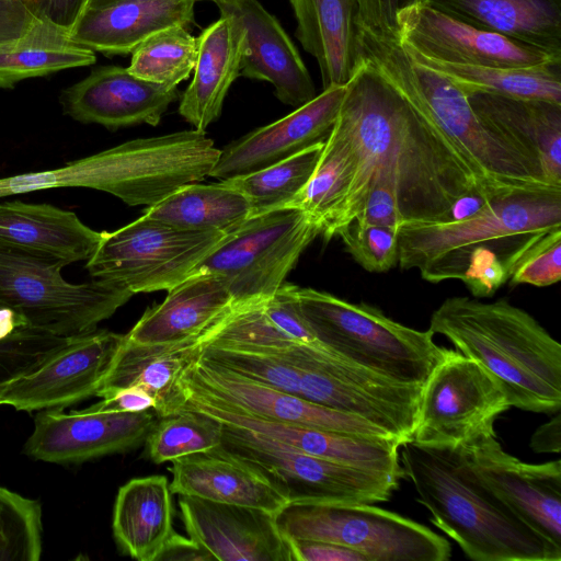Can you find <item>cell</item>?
<instances>
[{"label":"cell","instance_id":"obj_1","mask_svg":"<svg viewBox=\"0 0 561 561\" xmlns=\"http://www.w3.org/2000/svg\"><path fill=\"white\" fill-rule=\"evenodd\" d=\"M345 87L330 134L348 149L354 174L333 237L377 182L393 187L403 222L422 224L444 221L459 196L494 186L369 60L363 57Z\"/></svg>","mask_w":561,"mask_h":561},{"label":"cell","instance_id":"obj_2","mask_svg":"<svg viewBox=\"0 0 561 561\" xmlns=\"http://www.w3.org/2000/svg\"><path fill=\"white\" fill-rule=\"evenodd\" d=\"M404 478L431 522L474 561H560L561 547L524 523L476 476L460 446H400Z\"/></svg>","mask_w":561,"mask_h":561},{"label":"cell","instance_id":"obj_3","mask_svg":"<svg viewBox=\"0 0 561 561\" xmlns=\"http://www.w3.org/2000/svg\"><path fill=\"white\" fill-rule=\"evenodd\" d=\"M428 330L480 363L504 388L512 407L553 414L561 408V345L527 311L497 299L450 297Z\"/></svg>","mask_w":561,"mask_h":561},{"label":"cell","instance_id":"obj_4","mask_svg":"<svg viewBox=\"0 0 561 561\" xmlns=\"http://www.w3.org/2000/svg\"><path fill=\"white\" fill-rule=\"evenodd\" d=\"M560 232L561 186L506 191L463 220L403 222L398 263L417 270L430 283L461 279L467 255L484 248L501 257L512 276L531 252Z\"/></svg>","mask_w":561,"mask_h":561},{"label":"cell","instance_id":"obj_5","mask_svg":"<svg viewBox=\"0 0 561 561\" xmlns=\"http://www.w3.org/2000/svg\"><path fill=\"white\" fill-rule=\"evenodd\" d=\"M358 27L363 57L433 122L488 182L514 190L556 186L538 164L481 123L466 94L447 77L414 60L400 41Z\"/></svg>","mask_w":561,"mask_h":561},{"label":"cell","instance_id":"obj_6","mask_svg":"<svg viewBox=\"0 0 561 561\" xmlns=\"http://www.w3.org/2000/svg\"><path fill=\"white\" fill-rule=\"evenodd\" d=\"M295 295L302 318L322 345L391 380L424 386L447 353L430 330L401 324L374 306L296 285Z\"/></svg>","mask_w":561,"mask_h":561},{"label":"cell","instance_id":"obj_7","mask_svg":"<svg viewBox=\"0 0 561 561\" xmlns=\"http://www.w3.org/2000/svg\"><path fill=\"white\" fill-rule=\"evenodd\" d=\"M64 267L0 247V305L32 329L72 337L95 330L134 295L102 279L69 283Z\"/></svg>","mask_w":561,"mask_h":561},{"label":"cell","instance_id":"obj_8","mask_svg":"<svg viewBox=\"0 0 561 561\" xmlns=\"http://www.w3.org/2000/svg\"><path fill=\"white\" fill-rule=\"evenodd\" d=\"M286 538L327 541L367 561H447L451 547L428 527L373 504L288 503L275 515Z\"/></svg>","mask_w":561,"mask_h":561},{"label":"cell","instance_id":"obj_9","mask_svg":"<svg viewBox=\"0 0 561 561\" xmlns=\"http://www.w3.org/2000/svg\"><path fill=\"white\" fill-rule=\"evenodd\" d=\"M222 453L255 468L289 503L387 502L400 479L308 455L250 430L222 423Z\"/></svg>","mask_w":561,"mask_h":561},{"label":"cell","instance_id":"obj_10","mask_svg":"<svg viewBox=\"0 0 561 561\" xmlns=\"http://www.w3.org/2000/svg\"><path fill=\"white\" fill-rule=\"evenodd\" d=\"M225 236L176 228L144 215L115 231H103L85 267L92 279L134 295L169 290L191 276Z\"/></svg>","mask_w":561,"mask_h":561},{"label":"cell","instance_id":"obj_11","mask_svg":"<svg viewBox=\"0 0 561 561\" xmlns=\"http://www.w3.org/2000/svg\"><path fill=\"white\" fill-rule=\"evenodd\" d=\"M318 234V226L298 208L252 216L226 234L193 274L224 278L234 306L263 300L278 290Z\"/></svg>","mask_w":561,"mask_h":561},{"label":"cell","instance_id":"obj_12","mask_svg":"<svg viewBox=\"0 0 561 561\" xmlns=\"http://www.w3.org/2000/svg\"><path fill=\"white\" fill-rule=\"evenodd\" d=\"M501 383L477 360L447 350L423 386L412 440L457 447L494 430L511 408Z\"/></svg>","mask_w":561,"mask_h":561},{"label":"cell","instance_id":"obj_13","mask_svg":"<svg viewBox=\"0 0 561 561\" xmlns=\"http://www.w3.org/2000/svg\"><path fill=\"white\" fill-rule=\"evenodd\" d=\"M479 480L524 523L561 547V461L527 463L506 453L494 430L460 446Z\"/></svg>","mask_w":561,"mask_h":561},{"label":"cell","instance_id":"obj_14","mask_svg":"<svg viewBox=\"0 0 561 561\" xmlns=\"http://www.w3.org/2000/svg\"><path fill=\"white\" fill-rule=\"evenodd\" d=\"M180 386L266 420L351 435L394 438L363 417L261 385L202 356L182 376Z\"/></svg>","mask_w":561,"mask_h":561},{"label":"cell","instance_id":"obj_15","mask_svg":"<svg viewBox=\"0 0 561 561\" xmlns=\"http://www.w3.org/2000/svg\"><path fill=\"white\" fill-rule=\"evenodd\" d=\"M153 409L142 412L105 411L89 408L37 413L24 451L36 460L81 462L142 445L158 421Z\"/></svg>","mask_w":561,"mask_h":561},{"label":"cell","instance_id":"obj_16","mask_svg":"<svg viewBox=\"0 0 561 561\" xmlns=\"http://www.w3.org/2000/svg\"><path fill=\"white\" fill-rule=\"evenodd\" d=\"M182 410L205 413L221 423L243 427L297 450L366 471L404 478L399 449L390 437L358 436L254 416L236 410L201 392L181 387Z\"/></svg>","mask_w":561,"mask_h":561},{"label":"cell","instance_id":"obj_17","mask_svg":"<svg viewBox=\"0 0 561 561\" xmlns=\"http://www.w3.org/2000/svg\"><path fill=\"white\" fill-rule=\"evenodd\" d=\"M398 25L405 47L438 61L499 68L561 61L542 49L477 28L422 3L400 11Z\"/></svg>","mask_w":561,"mask_h":561},{"label":"cell","instance_id":"obj_18","mask_svg":"<svg viewBox=\"0 0 561 561\" xmlns=\"http://www.w3.org/2000/svg\"><path fill=\"white\" fill-rule=\"evenodd\" d=\"M123 337L98 329L72 336L36 369L12 382L0 404L24 411L62 409L95 396Z\"/></svg>","mask_w":561,"mask_h":561},{"label":"cell","instance_id":"obj_19","mask_svg":"<svg viewBox=\"0 0 561 561\" xmlns=\"http://www.w3.org/2000/svg\"><path fill=\"white\" fill-rule=\"evenodd\" d=\"M188 537L219 561H293L275 515L264 510L180 495Z\"/></svg>","mask_w":561,"mask_h":561},{"label":"cell","instance_id":"obj_20","mask_svg":"<svg viewBox=\"0 0 561 561\" xmlns=\"http://www.w3.org/2000/svg\"><path fill=\"white\" fill-rule=\"evenodd\" d=\"M345 85L323 89L288 115L256 128L220 150L209 176L228 180L287 159L325 141L340 112Z\"/></svg>","mask_w":561,"mask_h":561},{"label":"cell","instance_id":"obj_21","mask_svg":"<svg viewBox=\"0 0 561 561\" xmlns=\"http://www.w3.org/2000/svg\"><path fill=\"white\" fill-rule=\"evenodd\" d=\"M178 98L176 88L146 81L124 67L102 66L64 90L60 101L75 121L117 129L158 125Z\"/></svg>","mask_w":561,"mask_h":561},{"label":"cell","instance_id":"obj_22","mask_svg":"<svg viewBox=\"0 0 561 561\" xmlns=\"http://www.w3.org/2000/svg\"><path fill=\"white\" fill-rule=\"evenodd\" d=\"M465 94L484 126L538 164L553 185L561 186V104L483 91Z\"/></svg>","mask_w":561,"mask_h":561},{"label":"cell","instance_id":"obj_23","mask_svg":"<svg viewBox=\"0 0 561 561\" xmlns=\"http://www.w3.org/2000/svg\"><path fill=\"white\" fill-rule=\"evenodd\" d=\"M103 238L71 210L22 201L0 203V247L67 266L88 261Z\"/></svg>","mask_w":561,"mask_h":561},{"label":"cell","instance_id":"obj_24","mask_svg":"<svg viewBox=\"0 0 561 561\" xmlns=\"http://www.w3.org/2000/svg\"><path fill=\"white\" fill-rule=\"evenodd\" d=\"M231 10L245 28V50L240 76L270 82L276 98L295 108L311 101L316 88L295 44L279 21L257 0Z\"/></svg>","mask_w":561,"mask_h":561},{"label":"cell","instance_id":"obj_25","mask_svg":"<svg viewBox=\"0 0 561 561\" xmlns=\"http://www.w3.org/2000/svg\"><path fill=\"white\" fill-rule=\"evenodd\" d=\"M165 299L148 308L125 337L138 344L204 341L233 308V298L220 276L195 273L170 288Z\"/></svg>","mask_w":561,"mask_h":561},{"label":"cell","instance_id":"obj_26","mask_svg":"<svg viewBox=\"0 0 561 561\" xmlns=\"http://www.w3.org/2000/svg\"><path fill=\"white\" fill-rule=\"evenodd\" d=\"M198 50L193 79L183 92L179 114L194 129L206 133L221 114L226 95L240 76L245 50V28L231 10L197 36Z\"/></svg>","mask_w":561,"mask_h":561},{"label":"cell","instance_id":"obj_27","mask_svg":"<svg viewBox=\"0 0 561 561\" xmlns=\"http://www.w3.org/2000/svg\"><path fill=\"white\" fill-rule=\"evenodd\" d=\"M202 343L199 339L138 344L124 334L95 396L103 399L118 390L137 387L154 398L159 416L176 413L184 403L180 380L199 358Z\"/></svg>","mask_w":561,"mask_h":561},{"label":"cell","instance_id":"obj_28","mask_svg":"<svg viewBox=\"0 0 561 561\" xmlns=\"http://www.w3.org/2000/svg\"><path fill=\"white\" fill-rule=\"evenodd\" d=\"M171 492L264 510L276 515L288 499L260 471L215 448L171 461Z\"/></svg>","mask_w":561,"mask_h":561},{"label":"cell","instance_id":"obj_29","mask_svg":"<svg viewBox=\"0 0 561 561\" xmlns=\"http://www.w3.org/2000/svg\"><path fill=\"white\" fill-rule=\"evenodd\" d=\"M194 0H123L84 8L70 34L83 46L105 55H128L153 33L194 19Z\"/></svg>","mask_w":561,"mask_h":561},{"label":"cell","instance_id":"obj_30","mask_svg":"<svg viewBox=\"0 0 561 561\" xmlns=\"http://www.w3.org/2000/svg\"><path fill=\"white\" fill-rule=\"evenodd\" d=\"M295 35L318 62L323 89L345 85L363 61L354 0H288Z\"/></svg>","mask_w":561,"mask_h":561},{"label":"cell","instance_id":"obj_31","mask_svg":"<svg viewBox=\"0 0 561 561\" xmlns=\"http://www.w3.org/2000/svg\"><path fill=\"white\" fill-rule=\"evenodd\" d=\"M416 3L561 58V0H416Z\"/></svg>","mask_w":561,"mask_h":561},{"label":"cell","instance_id":"obj_32","mask_svg":"<svg viewBox=\"0 0 561 561\" xmlns=\"http://www.w3.org/2000/svg\"><path fill=\"white\" fill-rule=\"evenodd\" d=\"M172 492L165 476L135 478L122 485L113 510V534L121 551L157 561L173 528Z\"/></svg>","mask_w":561,"mask_h":561},{"label":"cell","instance_id":"obj_33","mask_svg":"<svg viewBox=\"0 0 561 561\" xmlns=\"http://www.w3.org/2000/svg\"><path fill=\"white\" fill-rule=\"evenodd\" d=\"M95 60V51L75 41L70 31L35 16L19 37L0 44V88Z\"/></svg>","mask_w":561,"mask_h":561},{"label":"cell","instance_id":"obj_34","mask_svg":"<svg viewBox=\"0 0 561 561\" xmlns=\"http://www.w3.org/2000/svg\"><path fill=\"white\" fill-rule=\"evenodd\" d=\"M145 215L176 228L230 233L251 215L245 196L226 181L213 184H186Z\"/></svg>","mask_w":561,"mask_h":561},{"label":"cell","instance_id":"obj_35","mask_svg":"<svg viewBox=\"0 0 561 561\" xmlns=\"http://www.w3.org/2000/svg\"><path fill=\"white\" fill-rule=\"evenodd\" d=\"M403 47L414 60L444 75L463 93L493 92L561 104V61L529 68L467 66L430 59Z\"/></svg>","mask_w":561,"mask_h":561},{"label":"cell","instance_id":"obj_36","mask_svg":"<svg viewBox=\"0 0 561 561\" xmlns=\"http://www.w3.org/2000/svg\"><path fill=\"white\" fill-rule=\"evenodd\" d=\"M353 174L354 162L348 149L330 134L311 178L287 207L302 210L318 226L320 234L330 240Z\"/></svg>","mask_w":561,"mask_h":561},{"label":"cell","instance_id":"obj_37","mask_svg":"<svg viewBox=\"0 0 561 561\" xmlns=\"http://www.w3.org/2000/svg\"><path fill=\"white\" fill-rule=\"evenodd\" d=\"M324 142L312 145L261 170L224 181L245 196L252 216L287 207L311 178Z\"/></svg>","mask_w":561,"mask_h":561},{"label":"cell","instance_id":"obj_38","mask_svg":"<svg viewBox=\"0 0 561 561\" xmlns=\"http://www.w3.org/2000/svg\"><path fill=\"white\" fill-rule=\"evenodd\" d=\"M197 50V37L185 26H170L142 41L131 51L127 69L146 81L176 88L193 73Z\"/></svg>","mask_w":561,"mask_h":561},{"label":"cell","instance_id":"obj_39","mask_svg":"<svg viewBox=\"0 0 561 561\" xmlns=\"http://www.w3.org/2000/svg\"><path fill=\"white\" fill-rule=\"evenodd\" d=\"M222 423L205 413L182 410L159 416L145 445L147 457L163 463L217 448L221 443Z\"/></svg>","mask_w":561,"mask_h":561},{"label":"cell","instance_id":"obj_40","mask_svg":"<svg viewBox=\"0 0 561 561\" xmlns=\"http://www.w3.org/2000/svg\"><path fill=\"white\" fill-rule=\"evenodd\" d=\"M42 531L39 502L0 486V561H38Z\"/></svg>","mask_w":561,"mask_h":561},{"label":"cell","instance_id":"obj_41","mask_svg":"<svg viewBox=\"0 0 561 561\" xmlns=\"http://www.w3.org/2000/svg\"><path fill=\"white\" fill-rule=\"evenodd\" d=\"M201 356L244 378L299 397L298 369L272 354L204 342Z\"/></svg>","mask_w":561,"mask_h":561},{"label":"cell","instance_id":"obj_42","mask_svg":"<svg viewBox=\"0 0 561 561\" xmlns=\"http://www.w3.org/2000/svg\"><path fill=\"white\" fill-rule=\"evenodd\" d=\"M70 339L28 327L0 339V399L12 382L36 369Z\"/></svg>","mask_w":561,"mask_h":561},{"label":"cell","instance_id":"obj_43","mask_svg":"<svg viewBox=\"0 0 561 561\" xmlns=\"http://www.w3.org/2000/svg\"><path fill=\"white\" fill-rule=\"evenodd\" d=\"M398 230L352 221L336 236L341 237L347 252L364 270L383 273L398 262Z\"/></svg>","mask_w":561,"mask_h":561},{"label":"cell","instance_id":"obj_44","mask_svg":"<svg viewBox=\"0 0 561 561\" xmlns=\"http://www.w3.org/2000/svg\"><path fill=\"white\" fill-rule=\"evenodd\" d=\"M510 277L508 268L494 251L477 248L467 255L460 280L474 297L488 298Z\"/></svg>","mask_w":561,"mask_h":561},{"label":"cell","instance_id":"obj_45","mask_svg":"<svg viewBox=\"0 0 561 561\" xmlns=\"http://www.w3.org/2000/svg\"><path fill=\"white\" fill-rule=\"evenodd\" d=\"M561 278V232L531 252L514 271L512 284L546 287Z\"/></svg>","mask_w":561,"mask_h":561},{"label":"cell","instance_id":"obj_46","mask_svg":"<svg viewBox=\"0 0 561 561\" xmlns=\"http://www.w3.org/2000/svg\"><path fill=\"white\" fill-rule=\"evenodd\" d=\"M357 24L373 34L400 41L398 14L416 0H354Z\"/></svg>","mask_w":561,"mask_h":561},{"label":"cell","instance_id":"obj_47","mask_svg":"<svg viewBox=\"0 0 561 561\" xmlns=\"http://www.w3.org/2000/svg\"><path fill=\"white\" fill-rule=\"evenodd\" d=\"M353 221L399 229L403 218L393 187L385 182L371 185Z\"/></svg>","mask_w":561,"mask_h":561},{"label":"cell","instance_id":"obj_48","mask_svg":"<svg viewBox=\"0 0 561 561\" xmlns=\"http://www.w3.org/2000/svg\"><path fill=\"white\" fill-rule=\"evenodd\" d=\"M286 540L293 561H367L364 554L340 545L294 538Z\"/></svg>","mask_w":561,"mask_h":561},{"label":"cell","instance_id":"obj_49","mask_svg":"<svg viewBox=\"0 0 561 561\" xmlns=\"http://www.w3.org/2000/svg\"><path fill=\"white\" fill-rule=\"evenodd\" d=\"M36 18H44L70 31L88 0H20Z\"/></svg>","mask_w":561,"mask_h":561},{"label":"cell","instance_id":"obj_50","mask_svg":"<svg viewBox=\"0 0 561 561\" xmlns=\"http://www.w3.org/2000/svg\"><path fill=\"white\" fill-rule=\"evenodd\" d=\"M91 408L105 411L142 412L156 408V400L141 388L131 387L116 391Z\"/></svg>","mask_w":561,"mask_h":561},{"label":"cell","instance_id":"obj_51","mask_svg":"<svg viewBox=\"0 0 561 561\" xmlns=\"http://www.w3.org/2000/svg\"><path fill=\"white\" fill-rule=\"evenodd\" d=\"M34 19L20 0H0V44L19 37Z\"/></svg>","mask_w":561,"mask_h":561},{"label":"cell","instance_id":"obj_52","mask_svg":"<svg viewBox=\"0 0 561 561\" xmlns=\"http://www.w3.org/2000/svg\"><path fill=\"white\" fill-rule=\"evenodd\" d=\"M215 560L214 557L203 549L198 543L192 540L190 537L185 538L174 533L161 553L157 558V561H210Z\"/></svg>","mask_w":561,"mask_h":561},{"label":"cell","instance_id":"obj_53","mask_svg":"<svg viewBox=\"0 0 561 561\" xmlns=\"http://www.w3.org/2000/svg\"><path fill=\"white\" fill-rule=\"evenodd\" d=\"M547 423L539 426L531 436L530 447L535 453H560L561 417L560 412Z\"/></svg>","mask_w":561,"mask_h":561},{"label":"cell","instance_id":"obj_54","mask_svg":"<svg viewBox=\"0 0 561 561\" xmlns=\"http://www.w3.org/2000/svg\"><path fill=\"white\" fill-rule=\"evenodd\" d=\"M24 327L27 325L15 312L0 305V339L11 335Z\"/></svg>","mask_w":561,"mask_h":561},{"label":"cell","instance_id":"obj_55","mask_svg":"<svg viewBox=\"0 0 561 561\" xmlns=\"http://www.w3.org/2000/svg\"><path fill=\"white\" fill-rule=\"evenodd\" d=\"M195 2L198 0H194ZM215 2L219 9H233L245 0H207Z\"/></svg>","mask_w":561,"mask_h":561},{"label":"cell","instance_id":"obj_56","mask_svg":"<svg viewBox=\"0 0 561 561\" xmlns=\"http://www.w3.org/2000/svg\"><path fill=\"white\" fill-rule=\"evenodd\" d=\"M123 0H88L85 8H98Z\"/></svg>","mask_w":561,"mask_h":561}]
</instances>
